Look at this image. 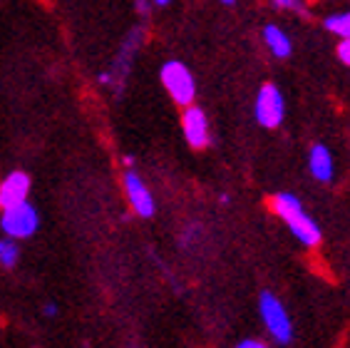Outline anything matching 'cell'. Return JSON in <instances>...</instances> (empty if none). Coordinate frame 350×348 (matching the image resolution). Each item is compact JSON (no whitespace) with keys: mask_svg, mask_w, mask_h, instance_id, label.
Segmentation results:
<instances>
[{"mask_svg":"<svg viewBox=\"0 0 350 348\" xmlns=\"http://www.w3.org/2000/svg\"><path fill=\"white\" fill-rule=\"evenodd\" d=\"M236 348H269L263 341H258V338H246V341H241Z\"/></svg>","mask_w":350,"mask_h":348,"instance_id":"16","label":"cell"},{"mask_svg":"<svg viewBox=\"0 0 350 348\" xmlns=\"http://www.w3.org/2000/svg\"><path fill=\"white\" fill-rule=\"evenodd\" d=\"M263 42H266L269 53L273 55L276 60H286V58H291V53H293V42H291V38L286 35V30H281V27L273 25V23H269V25L263 27Z\"/></svg>","mask_w":350,"mask_h":348,"instance_id":"10","label":"cell"},{"mask_svg":"<svg viewBox=\"0 0 350 348\" xmlns=\"http://www.w3.org/2000/svg\"><path fill=\"white\" fill-rule=\"evenodd\" d=\"M18 256H21V251H18L15 239H10V236L0 239V264H3V266L13 269L15 264H18Z\"/></svg>","mask_w":350,"mask_h":348,"instance_id":"13","label":"cell"},{"mask_svg":"<svg viewBox=\"0 0 350 348\" xmlns=\"http://www.w3.org/2000/svg\"><path fill=\"white\" fill-rule=\"evenodd\" d=\"M97 82H100V85H112L115 77H112V73H100L97 75Z\"/></svg>","mask_w":350,"mask_h":348,"instance_id":"18","label":"cell"},{"mask_svg":"<svg viewBox=\"0 0 350 348\" xmlns=\"http://www.w3.org/2000/svg\"><path fill=\"white\" fill-rule=\"evenodd\" d=\"M254 117L266 129H276L281 125L283 117H286V100H283V92L278 90V85L266 82V85L258 87L256 102H254Z\"/></svg>","mask_w":350,"mask_h":348,"instance_id":"3","label":"cell"},{"mask_svg":"<svg viewBox=\"0 0 350 348\" xmlns=\"http://www.w3.org/2000/svg\"><path fill=\"white\" fill-rule=\"evenodd\" d=\"M323 25H325V30H328V33L338 35L340 40H343V38H350V10H345V13L328 15Z\"/></svg>","mask_w":350,"mask_h":348,"instance_id":"12","label":"cell"},{"mask_svg":"<svg viewBox=\"0 0 350 348\" xmlns=\"http://www.w3.org/2000/svg\"><path fill=\"white\" fill-rule=\"evenodd\" d=\"M276 8H281V10H304V3L301 0H271Z\"/></svg>","mask_w":350,"mask_h":348,"instance_id":"15","label":"cell"},{"mask_svg":"<svg viewBox=\"0 0 350 348\" xmlns=\"http://www.w3.org/2000/svg\"><path fill=\"white\" fill-rule=\"evenodd\" d=\"M159 80L174 105L189 108L196 100V80L182 60H167L159 70Z\"/></svg>","mask_w":350,"mask_h":348,"instance_id":"2","label":"cell"},{"mask_svg":"<svg viewBox=\"0 0 350 348\" xmlns=\"http://www.w3.org/2000/svg\"><path fill=\"white\" fill-rule=\"evenodd\" d=\"M27 195H30V177L25 172H21V169H15L0 182V209L27 201Z\"/></svg>","mask_w":350,"mask_h":348,"instance_id":"8","label":"cell"},{"mask_svg":"<svg viewBox=\"0 0 350 348\" xmlns=\"http://www.w3.org/2000/svg\"><path fill=\"white\" fill-rule=\"evenodd\" d=\"M338 60L350 67V38H343L340 45H338Z\"/></svg>","mask_w":350,"mask_h":348,"instance_id":"14","label":"cell"},{"mask_svg":"<svg viewBox=\"0 0 350 348\" xmlns=\"http://www.w3.org/2000/svg\"><path fill=\"white\" fill-rule=\"evenodd\" d=\"M271 209L276 212V216H281L286 221V227L291 229V234L296 236L304 247L313 249L321 244V227L316 221L306 214L304 204L296 195H288V192H281V195L271 197Z\"/></svg>","mask_w":350,"mask_h":348,"instance_id":"1","label":"cell"},{"mask_svg":"<svg viewBox=\"0 0 350 348\" xmlns=\"http://www.w3.org/2000/svg\"><path fill=\"white\" fill-rule=\"evenodd\" d=\"M182 132L184 140L189 142V147L194 149H204L211 142V132H209V117L202 108L196 105H189L182 112Z\"/></svg>","mask_w":350,"mask_h":348,"instance_id":"6","label":"cell"},{"mask_svg":"<svg viewBox=\"0 0 350 348\" xmlns=\"http://www.w3.org/2000/svg\"><path fill=\"white\" fill-rule=\"evenodd\" d=\"M139 40H142V27L139 30H132L127 38V42L122 45L120 50V58L115 60V73H112V77H124L129 70V65H132V58H135V50H139Z\"/></svg>","mask_w":350,"mask_h":348,"instance_id":"11","label":"cell"},{"mask_svg":"<svg viewBox=\"0 0 350 348\" xmlns=\"http://www.w3.org/2000/svg\"><path fill=\"white\" fill-rule=\"evenodd\" d=\"M124 192H127V199L132 204V209L137 212V216H142V219L154 216V209H157L154 197H152L149 187L144 184V179H142L135 169L124 172Z\"/></svg>","mask_w":350,"mask_h":348,"instance_id":"7","label":"cell"},{"mask_svg":"<svg viewBox=\"0 0 350 348\" xmlns=\"http://www.w3.org/2000/svg\"><path fill=\"white\" fill-rule=\"evenodd\" d=\"M308 169L318 182H330L333 179V154L325 145H313L308 154Z\"/></svg>","mask_w":350,"mask_h":348,"instance_id":"9","label":"cell"},{"mask_svg":"<svg viewBox=\"0 0 350 348\" xmlns=\"http://www.w3.org/2000/svg\"><path fill=\"white\" fill-rule=\"evenodd\" d=\"M137 13H139L142 15V18H147V15H149V8H152V5H149V0H137Z\"/></svg>","mask_w":350,"mask_h":348,"instance_id":"17","label":"cell"},{"mask_svg":"<svg viewBox=\"0 0 350 348\" xmlns=\"http://www.w3.org/2000/svg\"><path fill=\"white\" fill-rule=\"evenodd\" d=\"M172 0H152V5H157V8H164V5H169Z\"/></svg>","mask_w":350,"mask_h":348,"instance_id":"20","label":"cell"},{"mask_svg":"<svg viewBox=\"0 0 350 348\" xmlns=\"http://www.w3.org/2000/svg\"><path fill=\"white\" fill-rule=\"evenodd\" d=\"M0 227L10 239H27L33 236L40 227V216H38V209L30 204V201H21L15 207L3 209V216H0Z\"/></svg>","mask_w":350,"mask_h":348,"instance_id":"4","label":"cell"},{"mask_svg":"<svg viewBox=\"0 0 350 348\" xmlns=\"http://www.w3.org/2000/svg\"><path fill=\"white\" fill-rule=\"evenodd\" d=\"M57 314V306H55V303H47L45 306V316H55Z\"/></svg>","mask_w":350,"mask_h":348,"instance_id":"19","label":"cell"},{"mask_svg":"<svg viewBox=\"0 0 350 348\" xmlns=\"http://www.w3.org/2000/svg\"><path fill=\"white\" fill-rule=\"evenodd\" d=\"M221 3H224V5H234L236 0H221Z\"/></svg>","mask_w":350,"mask_h":348,"instance_id":"21","label":"cell"},{"mask_svg":"<svg viewBox=\"0 0 350 348\" xmlns=\"http://www.w3.org/2000/svg\"><path fill=\"white\" fill-rule=\"evenodd\" d=\"M258 311H261V319L266 323V328H269V334L276 338V343L286 346L291 341V336H293V326H291V319L286 314L283 303L273 294L263 291L261 299H258Z\"/></svg>","mask_w":350,"mask_h":348,"instance_id":"5","label":"cell"}]
</instances>
